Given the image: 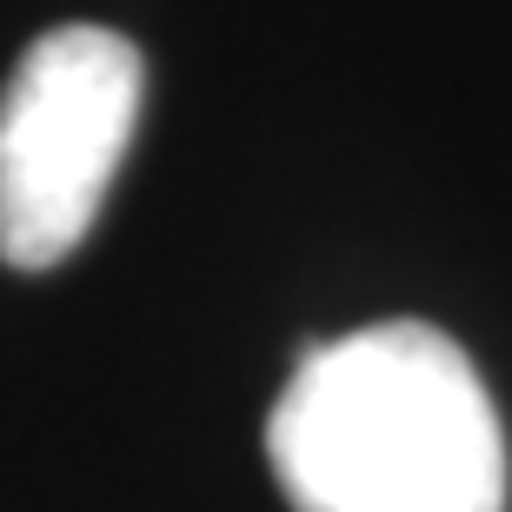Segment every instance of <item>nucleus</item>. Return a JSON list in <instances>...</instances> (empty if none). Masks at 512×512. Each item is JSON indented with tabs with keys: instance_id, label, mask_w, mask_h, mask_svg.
I'll use <instances>...</instances> for the list:
<instances>
[{
	"instance_id": "nucleus-1",
	"label": "nucleus",
	"mask_w": 512,
	"mask_h": 512,
	"mask_svg": "<svg viewBox=\"0 0 512 512\" xmlns=\"http://www.w3.org/2000/svg\"><path fill=\"white\" fill-rule=\"evenodd\" d=\"M293 512H506V439L473 360L426 320L313 346L266 419Z\"/></svg>"
},
{
	"instance_id": "nucleus-2",
	"label": "nucleus",
	"mask_w": 512,
	"mask_h": 512,
	"mask_svg": "<svg viewBox=\"0 0 512 512\" xmlns=\"http://www.w3.org/2000/svg\"><path fill=\"white\" fill-rule=\"evenodd\" d=\"M147 94L140 47L114 27H54L0 94V260L47 273L94 233Z\"/></svg>"
}]
</instances>
